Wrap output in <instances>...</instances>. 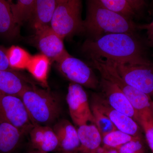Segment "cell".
<instances>
[{
	"label": "cell",
	"mask_w": 153,
	"mask_h": 153,
	"mask_svg": "<svg viewBox=\"0 0 153 153\" xmlns=\"http://www.w3.org/2000/svg\"><path fill=\"white\" fill-rule=\"evenodd\" d=\"M12 69L9 65L7 50L0 47V70Z\"/></svg>",
	"instance_id": "obj_29"
},
{
	"label": "cell",
	"mask_w": 153,
	"mask_h": 153,
	"mask_svg": "<svg viewBox=\"0 0 153 153\" xmlns=\"http://www.w3.org/2000/svg\"><path fill=\"white\" fill-rule=\"evenodd\" d=\"M138 137H133L117 129L103 136L102 143L103 146L119 150L122 146Z\"/></svg>",
	"instance_id": "obj_23"
},
{
	"label": "cell",
	"mask_w": 153,
	"mask_h": 153,
	"mask_svg": "<svg viewBox=\"0 0 153 153\" xmlns=\"http://www.w3.org/2000/svg\"><path fill=\"white\" fill-rule=\"evenodd\" d=\"M67 1V0H57V3L64 2L66 1Z\"/></svg>",
	"instance_id": "obj_32"
},
{
	"label": "cell",
	"mask_w": 153,
	"mask_h": 153,
	"mask_svg": "<svg viewBox=\"0 0 153 153\" xmlns=\"http://www.w3.org/2000/svg\"><path fill=\"white\" fill-rule=\"evenodd\" d=\"M138 30H144L146 31L148 41L150 46H153V19L149 24L137 25Z\"/></svg>",
	"instance_id": "obj_28"
},
{
	"label": "cell",
	"mask_w": 153,
	"mask_h": 153,
	"mask_svg": "<svg viewBox=\"0 0 153 153\" xmlns=\"http://www.w3.org/2000/svg\"><path fill=\"white\" fill-rule=\"evenodd\" d=\"M138 124L144 132L147 142L153 153V114L152 111L138 113Z\"/></svg>",
	"instance_id": "obj_26"
},
{
	"label": "cell",
	"mask_w": 153,
	"mask_h": 153,
	"mask_svg": "<svg viewBox=\"0 0 153 153\" xmlns=\"http://www.w3.org/2000/svg\"><path fill=\"white\" fill-rule=\"evenodd\" d=\"M19 32V25L15 22L7 0H0V36L13 38Z\"/></svg>",
	"instance_id": "obj_19"
},
{
	"label": "cell",
	"mask_w": 153,
	"mask_h": 153,
	"mask_svg": "<svg viewBox=\"0 0 153 153\" xmlns=\"http://www.w3.org/2000/svg\"><path fill=\"white\" fill-rule=\"evenodd\" d=\"M91 108L94 119V124L98 128L102 136L117 129L109 118L99 110L92 102Z\"/></svg>",
	"instance_id": "obj_24"
},
{
	"label": "cell",
	"mask_w": 153,
	"mask_h": 153,
	"mask_svg": "<svg viewBox=\"0 0 153 153\" xmlns=\"http://www.w3.org/2000/svg\"><path fill=\"white\" fill-rule=\"evenodd\" d=\"M100 86L102 97L112 108L132 118L138 123V113L117 85L102 77Z\"/></svg>",
	"instance_id": "obj_12"
},
{
	"label": "cell",
	"mask_w": 153,
	"mask_h": 153,
	"mask_svg": "<svg viewBox=\"0 0 153 153\" xmlns=\"http://www.w3.org/2000/svg\"><path fill=\"white\" fill-rule=\"evenodd\" d=\"M9 65L12 69L27 68L32 56L27 51L18 46H13L7 50Z\"/></svg>",
	"instance_id": "obj_22"
},
{
	"label": "cell",
	"mask_w": 153,
	"mask_h": 153,
	"mask_svg": "<svg viewBox=\"0 0 153 153\" xmlns=\"http://www.w3.org/2000/svg\"><path fill=\"white\" fill-rule=\"evenodd\" d=\"M29 134L31 144L37 152L41 153L58 152V139L52 127L49 126L35 125Z\"/></svg>",
	"instance_id": "obj_13"
},
{
	"label": "cell",
	"mask_w": 153,
	"mask_h": 153,
	"mask_svg": "<svg viewBox=\"0 0 153 153\" xmlns=\"http://www.w3.org/2000/svg\"><path fill=\"white\" fill-rule=\"evenodd\" d=\"M80 143L77 153H94L101 147L102 136L94 123H88L77 129Z\"/></svg>",
	"instance_id": "obj_16"
},
{
	"label": "cell",
	"mask_w": 153,
	"mask_h": 153,
	"mask_svg": "<svg viewBox=\"0 0 153 153\" xmlns=\"http://www.w3.org/2000/svg\"><path fill=\"white\" fill-rule=\"evenodd\" d=\"M59 143L60 153H77L80 143L77 129L67 120L57 122L52 127Z\"/></svg>",
	"instance_id": "obj_14"
},
{
	"label": "cell",
	"mask_w": 153,
	"mask_h": 153,
	"mask_svg": "<svg viewBox=\"0 0 153 153\" xmlns=\"http://www.w3.org/2000/svg\"><path fill=\"white\" fill-rule=\"evenodd\" d=\"M110 61L126 83L149 96L153 95V64L139 65Z\"/></svg>",
	"instance_id": "obj_8"
},
{
	"label": "cell",
	"mask_w": 153,
	"mask_h": 153,
	"mask_svg": "<svg viewBox=\"0 0 153 153\" xmlns=\"http://www.w3.org/2000/svg\"><path fill=\"white\" fill-rule=\"evenodd\" d=\"M90 59L102 77L117 85L138 113L152 111L150 97L126 83L117 73L110 60L100 58Z\"/></svg>",
	"instance_id": "obj_4"
},
{
	"label": "cell",
	"mask_w": 153,
	"mask_h": 153,
	"mask_svg": "<svg viewBox=\"0 0 153 153\" xmlns=\"http://www.w3.org/2000/svg\"><path fill=\"white\" fill-rule=\"evenodd\" d=\"M30 153H41L38 152H36Z\"/></svg>",
	"instance_id": "obj_34"
},
{
	"label": "cell",
	"mask_w": 153,
	"mask_h": 153,
	"mask_svg": "<svg viewBox=\"0 0 153 153\" xmlns=\"http://www.w3.org/2000/svg\"><path fill=\"white\" fill-rule=\"evenodd\" d=\"M83 30L95 38L109 33L132 34L138 30L132 19L106 8L97 0H87Z\"/></svg>",
	"instance_id": "obj_2"
},
{
	"label": "cell",
	"mask_w": 153,
	"mask_h": 153,
	"mask_svg": "<svg viewBox=\"0 0 153 153\" xmlns=\"http://www.w3.org/2000/svg\"><path fill=\"white\" fill-rule=\"evenodd\" d=\"M92 102L109 118L117 130L133 137H142L139 124L132 118L112 108L103 97L94 96Z\"/></svg>",
	"instance_id": "obj_10"
},
{
	"label": "cell",
	"mask_w": 153,
	"mask_h": 153,
	"mask_svg": "<svg viewBox=\"0 0 153 153\" xmlns=\"http://www.w3.org/2000/svg\"><path fill=\"white\" fill-rule=\"evenodd\" d=\"M31 85L26 78L13 69L0 70V95L19 97Z\"/></svg>",
	"instance_id": "obj_15"
},
{
	"label": "cell",
	"mask_w": 153,
	"mask_h": 153,
	"mask_svg": "<svg viewBox=\"0 0 153 153\" xmlns=\"http://www.w3.org/2000/svg\"><path fill=\"white\" fill-rule=\"evenodd\" d=\"M120 153H146L142 137H138L122 146Z\"/></svg>",
	"instance_id": "obj_27"
},
{
	"label": "cell",
	"mask_w": 153,
	"mask_h": 153,
	"mask_svg": "<svg viewBox=\"0 0 153 153\" xmlns=\"http://www.w3.org/2000/svg\"><path fill=\"white\" fill-rule=\"evenodd\" d=\"M0 122L10 124L25 135L34 126L22 98L15 95H0Z\"/></svg>",
	"instance_id": "obj_6"
},
{
	"label": "cell",
	"mask_w": 153,
	"mask_h": 153,
	"mask_svg": "<svg viewBox=\"0 0 153 153\" xmlns=\"http://www.w3.org/2000/svg\"><path fill=\"white\" fill-rule=\"evenodd\" d=\"M82 50L89 58L117 63L152 65L140 42L132 34L109 33L85 41Z\"/></svg>",
	"instance_id": "obj_1"
},
{
	"label": "cell",
	"mask_w": 153,
	"mask_h": 153,
	"mask_svg": "<svg viewBox=\"0 0 153 153\" xmlns=\"http://www.w3.org/2000/svg\"><path fill=\"white\" fill-rule=\"evenodd\" d=\"M81 0H67L57 3L50 26L61 38L83 30Z\"/></svg>",
	"instance_id": "obj_5"
},
{
	"label": "cell",
	"mask_w": 153,
	"mask_h": 153,
	"mask_svg": "<svg viewBox=\"0 0 153 153\" xmlns=\"http://www.w3.org/2000/svg\"><path fill=\"white\" fill-rule=\"evenodd\" d=\"M57 0H35L31 20L36 30L50 26Z\"/></svg>",
	"instance_id": "obj_17"
},
{
	"label": "cell",
	"mask_w": 153,
	"mask_h": 153,
	"mask_svg": "<svg viewBox=\"0 0 153 153\" xmlns=\"http://www.w3.org/2000/svg\"><path fill=\"white\" fill-rule=\"evenodd\" d=\"M50 60L45 55L41 54L32 56L27 69L44 87H47Z\"/></svg>",
	"instance_id": "obj_20"
},
{
	"label": "cell",
	"mask_w": 153,
	"mask_h": 153,
	"mask_svg": "<svg viewBox=\"0 0 153 153\" xmlns=\"http://www.w3.org/2000/svg\"><path fill=\"white\" fill-rule=\"evenodd\" d=\"M136 13L143 10L146 7L145 0H126Z\"/></svg>",
	"instance_id": "obj_30"
},
{
	"label": "cell",
	"mask_w": 153,
	"mask_h": 153,
	"mask_svg": "<svg viewBox=\"0 0 153 153\" xmlns=\"http://www.w3.org/2000/svg\"><path fill=\"white\" fill-rule=\"evenodd\" d=\"M33 124L49 126L60 116V100L54 93L31 85L20 95Z\"/></svg>",
	"instance_id": "obj_3"
},
{
	"label": "cell",
	"mask_w": 153,
	"mask_h": 153,
	"mask_svg": "<svg viewBox=\"0 0 153 153\" xmlns=\"http://www.w3.org/2000/svg\"><path fill=\"white\" fill-rule=\"evenodd\" d=\"M35 0H7L18 25L32 18Z\"/></svg>",
	"instance_id": "obj_21"
},
{
	"label": "cell",
	"mask_w": 153,
	"mask_h": 153,
	"mask_svg": "<svg viewBox=\"0 0 153 153\" xmlns=\"http://www.w3.org/2000/svg\"><path fill=\"white\" fill-rule=\"evenodd\" d=\"M94 153H120L119 150L105 146L100 147Z\"/></svg>",
	"instance_id": "obj_31"
},
{
	"label": "cell",
	"mask_w": 153,
	"mask_h": 153,
	"mask_svg": "<svg viewBox=\"0 0 153 153\" xmlns=\"http://www.w3.org/2000/svg\"><path fill=\"white\" fill-rule=\"evenodd\" d=\"M36 35L39 50L50 61L57 62L68 53L64 47L63 39L50 26L36 30Z\"/></svg>",
	"instance_id": "obj_11"
},
{
	"label": "cell",
	"mask_w": 153,
	"mask_h": 153,
	"mask_svg": "<svg viewBox=\"0 0 153 153\" xmlns=\"http://www.w3.org/2000/svg\"><path fill=\"white\" fill-rule=\"evenodd\" d=\"M56 62L61 73L71 82L91 89L99 86L100 82L90 67L68 52Z\"/></svg>",
	"instance_id": "obj_7"
},
{
	"label": "cell",
	"mask_w": 153,
	"mask_h": 153,
	"mask_svg": "<svg viewBox=\"0 0 153 153\" xmlns=\"http://www.w3.org/2000/svg\"><path fill=\"white\" fill-rule=\"evenodd\" d=\"M66 102L73 123L78 127L94 123L87 95L82 85L71 82L68 85Z\"/></svg>",
	"instance_id": "obj_9"
},
{
	"label": "cell",
	"mask_w": 153,
	"mask_h": 153,
	"mask_svg": "<svg viewBox=\"0 0 153 153\" xmlns=\"http://www.w3.org/2000/svg\"><path fill=\"white\" fill-rule=\"evenodd\" d=\"M151 108H152V111L153 114V100L152 101V103H151Z\"/></svg>",
	"instance_id": "obj_33"
},
{
	"label": "cell",
	"mask_w": 153,
	"mask_h": 153,
	"mask_svg": "<svg viewBox=\"0 0 153 153\" xmlns=\"http://www.w3.org/2000/svg\"><path fill=\"white\" fill-rule=\"evenodd\" d=\"M25 134L10 124L0 122V153H13Z\"/></svg>",
	"instance_id": "obj_18"
},
{
	"label": "cell",
	"mask_w": 153,
	"mask_h": 153,
	"mask_svg": "<svg viewBox=\"0 0 153 153\" xmlns=\"http://www.w3.org/2000/svg\"><path fill=\"white\" fill-rule=\"evenodd\" d=\"M106 8L132 19L136 13L126 0H97Z\"/></svg>",
	"instance_id": "obj_25"
}]
</instances>
